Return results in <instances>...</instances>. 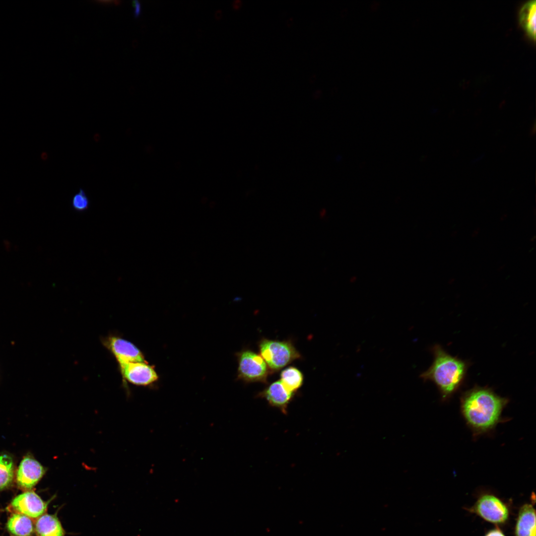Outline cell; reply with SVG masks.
<instances>
[{"mask_svg": "<svg viewBox=\"0 0 536 536\" xmlns=\"http://www.w3.org/2000/svg\"><path fill=\"white\" fill-rule=\"evenodd\" d=\"M260 354L266 362L271 373L277 372L301 355L290 340L262 338L259 342Z\"/></svg>", "mask_w": 536, "mask_h": 536, "instance_id": "3957f363", "label": "cell"}, {"mask_svg": "<svg viewBox=\"0 0 536 536\" xmlns=\"http://www.w3.org/2000/svg\"><path fill=\"white\" fill-rule=\"evenodd\" d=\"M434 360L430 367L420 375L423 381L433 382L444 399L451 396L461 386L469 366L468 362L448 353L439 344L431 349Z\"/></svg>", "mask_w": 536, "mask_h": 536, "instance_id": "7a4b0ae2", "label": "cell"}, {"mask_svg": "<svg viewBox=\"0 0 536 536\" xmlns=\"http://www.w3.org/2000/svg\"><path fill=\"white\" fill-rule=\"evenodd\" d=\"M35 529L38 536H64L65 532L57 517L43 514L39 517Z\"/></svg>", "mask_w": 536, "mask_h": 536, "instance_id": "7c38bea8", "label": "cell"}, {"mask_svg": "<svg viewBox=\"0 0 536 536\" xmlns=\"http://www.w3.org/2000/svg\"><path fill=\"white\" fill-rule=\"evenodd\" d=\"M48 502H45L35 492H26L15 497L9 508L17 513L24 515L30 518H38L46 511Z\"/></svg>", "mask_w": 536, "mask_h": 536, "instance_id": "52a82bcc", "label": "cell"}, {"mask_svg": "<svg viewBox=\"0 0 536 536\" xmlns=\"http://www.w3.org/2000/svg\"><path fill=\"white\" fill-rule=\"evenodd\" d=\"M8 531L15 536H30L34 532V525L31 518L21 514L14 513L6 523Z\"/></svg>", "mask_w": 536, "mask_h": 536, "instance_id": "4fadbf2b", "label": "cell"}, {"mask_svg": "<svg viewBox=\"0 0 536 536\" xmlns=\"http://www.w3.org/2000/svg\"><path fill=\"white\" fill-rule=\"evenodd\" d=\"M14 475V466L12 458L7 454H0V491L11 486Z\"/></svg>", "mask_w": 536, "mask_h": 536, "instance_id": "9a60e30c", "label": "cell"}, {"mask_svg": "<svg viewBox=\"0 0 536 536\" xmlns=\"http://www.w3.org/2000/svg\"><path fill=\"white\" fill-rule=\"evenodd\" d=\"M118 365L130 362H146L141 351L133 343L119 336L110 335L102 340Z\"/></svg>", "mask_w": 536, "mask_h": 536, "instance_id": "8992f818", "label": "cell"}, {"mask_svg": "<svg viewBox=\"0 0 536 536\" xmlns=\"http://www.w3.org/2000/svg\"><path fill=\"white\" fill-rule=\"evenodd\" d=\"M118 365L124 381L134 385L147 386L158 378L153 367L147 362H130Z\"/></svg>", "mask_w": 536, "mask_h": 536, "instance_id": "ba28073f", "label": "cell"}, {"mask_svg": "<svg viewBox=\"0 0 536 536\" xmlns=\"http://www.w3.org/2000/svg\"><path fill=\"white\" fill-rule=\"evenodd\" d=\"M508 399L490 388L475 386L461 398L462 414L469 426L476 433L487 432L500 422Z\"/></svg>", "mask_w": 536, "mask_h": 536, "instance_id": "6da1fadb", "label": "cell"}, {"mask_svg": "<svg viewBox=\"0 0 536 536\" xmlns=\"http://www.w3.org/2000/svg\"><path fill=\"white\" fill-rule=\"evenodd\" d=\"M46 469L39 462L29 455L25 456L18 468L16 480L18 486L23 490H29L41 480Z\"/></svg>", "mask_w": 536, "mask_h": 536, "instance_id": "9c48e42d", "label": "cell"}, {"mask_svg": "<svg viewBox=\"0 0 536 536\" xmlns=\"http://www.w3.org/2000/svg\"><path fill=\"white\" fill-rule=\"evenodd\" d=\"M294 395L295 393L288 390L279 380L268 386L257 394V397L265 399L270 406L286 414L288 405Z\"/></svg>", "mask_w": 536, "mask_h": 536, "instance_id": "30bf717a", "label": "cell"}, {"mask_svg": "<svg viewBox=\"0 0 536 536\" xmlns=\"http://www.w3.org/2000/svg\"><path fill=\"white\" fill-rule=\"evenodd\" d=\"M484 536H506L499 528H495L488 531Z\"/></svg>", "mask_w": 536, "mask_h": 536, "instance_id": "ac0fdd59", "label": "cell"}, {"mask_svg": "<svg viewBox=\"0 0 536 536\" xmlns=\"http://www.w3.org/2000/svg\"><path fill=\"white\" fill-rule=\"evenodd\" d=\"M70 204L72 209L77 212L87 211L90 205L89 198L82 188H79L71 197Z\"/></svg>", "mask_w": 536, "mask_h": 536, "instance_id": "e0dca14e", "label": "cell"}, {"mask_svg": "<svg viewBox=\"0 0 536 536\" xmlns=\"http://www.w3.org/2000/svg\"><path fill=\"white\" fill-rule=\"evenodd\" d=\"M536 510L532 504L520 508L515 527V536H536Z\"/></svg>", "mask_w": 536, "mask_h": 536, "instance_id": "8fae6325", "label": "cell"}, {"mask_svg": "<svg viewBox=\"0 0 536 536\" xmlns=\"http://www.w3.org/2000/svg\"><path fill=\"white\" fill-rule=\"evenodd\" d=\"M519 21L529 36L536 39V1L530 0L525 3L519 12Z\"/></svg>", "mask_w": 536, "mask_h": 536, "instance_id": "5bb4252c", "label": "cell"}, {"mask_svg": "<svg viewBox=\"0 0 536 536\" xmlns=\"http://www.w3.org/2000/svg\"><path fill=\"white\" fill-rule=\"evenodd\" d=\"M280 381L289 391L295 393L302 386L304 376L302 372L294 366L283 369L280 374Z\"/></svg>", "mask_w": 536, "mask_h": 536, "instance_id": "2e32d148", "label": "cell"}, {"mask_svg": "<svg viewBox=\"0 0 536 536\" xmlns=\"http://www.w3.org/2000/svg\"><path fill=\"white\" fill-rule=\"evenodd\" d=\"M470 509L484 520L496 525L507 522L510 515L508 506L499 498L491 494L480 496Z\"/></svg>", "mask_w": 536, "mask_h": 536, "instance_id": "5b68a950", "label": "cell"}, {"mask_svg": "<svg viewBox=\"0 0 536 536\" xmlns=\"http://www.w3.org/2000/svg\"><path fill=\"white\" fill-rule=\"evenodd\" d=\"M134 4L135 5L134 14L135 15H138L140 11V4L139 2L135 0L134 1Z\"/></svg>", "mask_w": 536, "mask_h": 536, "instance_id": "d6986e66", "label": "cell"}, {"mask_svg": "<svg viewBox=\"0 0 536 536\" xmlns=\"http://www.w3.org/2000/svg\"><path fill=\"white\" fill-rule=\"evenodd\" d=\"M238 378L245 383H268L270 371L260 354L244 349L237 354Z\"/></svg>", "mask_w": 536, "mask_h": 536, "instance_id": "277c9868", "label": "cell"}, {"mask_svg": "<svg viewBox=\"0 0 536 536\" xmlns=\"http://www.w3.org/2000/svg\"><path fill=\"white\" fill-rule=\"evenodd\" d=\"M215 17L216 19H219L222 16V11L220 9L217 10L215 12Z\"/></svg>", "mask_w": 536, "mask_h": 536, "instance_id": "ffe728a7", "label": "cell"}]
</instances>
